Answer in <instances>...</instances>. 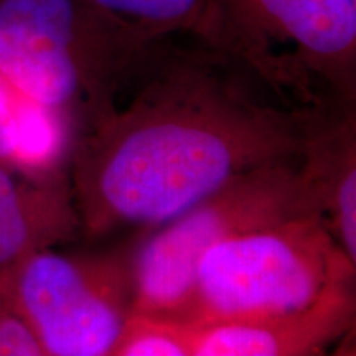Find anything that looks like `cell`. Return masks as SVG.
Instances as JSON below:
<instances>
[{
	"label": "cell",
	"instance_id": "277c9868",
	"mask_svg": "<svg viewBox=\"0 0 356 356\" xmlns=\"http://www.w3.org/2000/svg\"><path fill=\"white\" fill-rule=\"evenodd\" d=\"M300 159L243 173L160 225L131 259V312L177 320L208 249L289 218L320 215L302 177Z\"/></svg>",
	"mask_w": 356,
	"mask_h": 356
},
{
	"label": "cell",
	"instance_id": "8992f818",
	"mask_svg": "<svg viewBox=\"0 0 356 356\" xmlns=\"http://www.w3.org/2000/svg\"><path fill=\"white\" fill-rule=\"evenodd\" d=\"M0 293L47 356H109L132 309L131 261L42 249L0 270Z\"/></svg>",
	"mask_w": 356,
	"mask_h": 356
},
{
	"label": "cell",
	"instance_id": "7c38bea8",
	"mask_svg": "<svg viewBox=\"0 0 356 356\" xmlns=\"http://www.w3.org/2000/svg\"><path fill=\"white\" fill-rule=\"evenodd\" d=\"M195 328L159 315L131 312L109 356H193Z\"/></svg>",
	"mask_w": 356,
	"mask_h": 356
},
{
	"label": "cell",
	"instance_id": "5bb4252c",
	"mask_svg": "<svg viewBox=\"0 0 356 356\" xmlns=\"http://www.w3.org/2000/svg\"><path fill=\"white\" fill-rule=\"evenodd\" d=\"M13 95H15V91L0 76V122L7 118L8 111H10Z\"/></svg>",
	"mask_w": 356,
	"mask_h": 356
},
{
	"label": "cell",
	"instance_id": "30bf717a",
	"mask_svg": "<svg viewBox=\"0 0 356 356\" xmlns=\"http://www.w3.org/2000/svg\"><path fill=\"white\" fill-rule=\"evenodd\" d=\"M149 42L186 35L236 58L256 73L254 56L218 0H88Z\"/></svg>",
	"mask_w": 356,
	"mask_h": 356
},
{
	"label": "cell",
	"instance_id": "4fadbf2b",
	"mask_svg": "<svg viewBox=\"0 0 356 356\" xmlns=\"http://www.w3.org/2000/svg\"><path fill=\"white\" fill-rule=\"evenodd\" d=\"M0 356H47L26 320L0 293Z\"/></svg>",
	"mask_w": 356,
	"mask_h": 356
},
{
	"label": "cell",
	"instance_id": "5b68a950",
	"mask_svg": "<svg viewBox=\"0 0 356 356\" xmlns=\"http://www.w3.org/2000/svg\"><path fill=\"white\" fill-rule=\"evenodd\" d=\"M256 73L310 109H353L356 0H218Z\"/></svg>",
	"mask_w": 356,
	"mask_h": 356
},
{
	"label": "cell",
	"instance_id": "6da1fadb",
	"mask_svg": "<svg viewBox=\"0 0 356 356\" xmlns=\"http://www.w3.org/2000/svg\"><path fill=\"white\" fill-rule=\"evenodd\" d=\"M160 40L115 102L71 142V193L92 238L160 226L233 178L299 160L330 111L297 104L236 58Z\"/></svg>",
	"mask_w": 356,
	"mask_h": 356
},
{
	"label": "cell",
	"instance_id": "52a82bcc",
	"mask_svg": "<svg viewBox=\"0 0 356 356\" xmlns=\"http://www.w3.org/2000/svg\"><path fill=\"white\" fill-rule=\"evenodd\" d=\"M355 286L328 293L304 310L228 320L195 328L193 356H310L353 328Z\"/></svg>",
	"mask_w": 356,
	"mask_h": 356
},
{
	"label": "cell",
	"instance_id": "8fae6325",
	"mask_svg": "<svg viewBox=\"0 0 356 356\" xmlns=\"http://www.w3.org/2000/svg\"><path fill=\"white\" fill-rule=\"evenodd\" d=\"M71 129L55 111L15 92L7 118L0 122V160L25 170H56Z\"/></svg>",
	"mask_w": 356,
	"mask_h": 356
},
{
	"label": "cell",
	"instance_id": "ba28073f",
	"mask_svg": "<svg viewBox=\"0 0 356 356\" xmlns=\"http://www.w3.org/2000/svg\"><path fill=\"white\" fill-rule=\"evenodd\" d=\"M81 231L70 180L0 160V270Z\"/></svg>",
	"mask_w": 356,
	"mask_h": 356
},
{
	"label": "cell",
	"instance_id": "9c48e42d",
	"mask_svg": "<svg viewBox=\"0 0 356 356\" xmlns=\"http://www.w3.org/2000/svg\"><path fill=\"white\" fill-rule=\"evenodd\" d=\"M300 172L327 228L356 264L355 109L323 115L307 140Z\"/></svg>",
	"mask_w": 356,
	"mask_h": 356
},
{
	"label": "cell",
	"instance_id": "3957f363",
	"mask_svg": "<svg viewBox=\"0 0 356 356\" xmlns=\"http://www.w3.org/2000/svg\"><path fill=\"white\" fill-rule=\"evenodd\" d=\"M355 267L318 213L289 218L208 249L177 322L200 328L304 310L355 286Z\"/></svg>",
	"mask_w": 356,
	"mask_h": 356
},
{
	"label": "cell",
	"instance_id": "7a4b0ae2",
	"mask_svg": "<svg viewBox=\"0 0 356 356\" xmlns=\"http://www.w3.org/2000/svg\"><path fill=\"white\" fill-rule=\"evenodd\" d=\"M155 43L88 0H0V76L78 131L114 104Z\"/></svg>",
	"mask_w": 356,
	"mask_h": 356
}]
</instances>
